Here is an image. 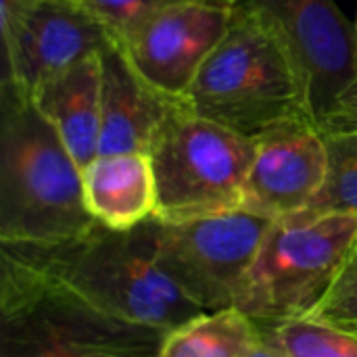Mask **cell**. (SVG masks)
Masks as SVG:
<instances>
[{"mask_svg": "<svg viewBox=\"0 0 357 357\" xmlns=\"http://www.w3.org/2000/svg\"><path fill=\"white\" fill-rule=\"evenodd\" d=\"M159 226L157 215L132 230L96 224L59 245H0V255L111 318L172 333L207 312L161 268Z\"/></svg>", "mask_w": 357, "mask_h": 357, "instance_id": "cell-1", "label": "cell"}, {"mask_svg": "<svg viewBox=\"0 0 357 357\" xmlns=\"http://www.w3.org/2000/svg\"><path fill=\"white\" fill-rule=\"evenodd\" d=\"M100 54H92L71 65L27 94L36 111L59 134L79 169L98 157L102 92Z\"/></svg>", "mask_w": 357, "mask_h": 357, "instance_id": "cell-13", "label": "cell"}, {"mask_svg": "<svg viewBox=\"0 0 357 357\" xmlns=\"http://www.w3.org/2000/svg\"><path fill=\"white\" fill-rule=\"evenodd\" d=\"M280 36L301 69L314 121L357 77V31L335 0H247Z\"/></svg>", "mask_w": 357, "mask_h": 357, "instance_id": "cell-10", "label": "cell"}, {"mask_svg": "<svg viewBox=\"0 0 357 357\" xmlns=\"http://www.w3.org/2000/svg\"><path fill=\"white\" fill-rule=\"evenodd\" d=\"M312 320L339 326L345 331H357V282L339 287L331 293V297L318 307Z\"/></svg>", "mask_w": 357, "mask_h": 357, "instance_id": "cell-19", "label": "cell"}, {"mask_svg": "<svg viewBox=\"0 0 357 357\" xmlns=\"http://www.w3.org/2000/svg\"><path fill=\"white\" fill-rule=\"evenodd\" d=\"M316 126L322 134H357V77L345 86Z\"/></svg>", "mask_w": 357, "mask_h": 357, "instance_id": "cell-20", "label": "cell"}, {"mask_svg": "<svg viewBox=\"0 0 357 357\" xmlns=\"http://www.w3.org/2000/svg\"><path fill=\"white\" fill-rule=\"evenodd\" d=\"M261 347V328L247 314L230 307L167 333L159 357H251Z\"/></svg>", "mask_w": 357, "mask_h": 357, "instance_id": "cell-15", "label": "cell"}, {"mask_svg": "<svg viewBox=\"0 0 357 357\" xmlns=\"http://www.w3.org/2000/svg\"><path fill=\"white\" fill-rule=\"evenodd\" d=\"M0 357H159L165 331L111 318L0 255Z\"/></svg>", "mask_w": 357, "mask_h": 357, "instance_id": "cell-4", "label": "cell"}, {"mask_svg": "<svg viewBox=\"0 0 357 357\" xmlns=\"http://www.w3.org/2000/svg\"><path fill=\"white\" fill-rule=\"evenodd\" d=\"M88 213L111 230H132L157 215V184L149 155H98L82 169Z\"/></svg>", "mask_w": 357, "mask_h": 357, "instance_id": "cell-14", "label": "cell"}, {"mask_svg": "<svg viewBox=\"0 0 357 357\" xmlns=\"http://www.w3.org/2000/svg\"><path fill=\"white\" fill-rule=\"evenodd\" d=\"M274 220L234 209L186 222H163L157 257L174 282L207 314L234 307Z\"/></svg>", "mask_w": 357, "mask_h": 357, "instance_id": "cell-7", "label": "cell"}, {"mask_svg": "<svg viewBox=\"0 0 357 357\" xmlns=\"http://www.w3.org/2000/svg\"><path fill=\"white\" fill-rule=\"evenodd\" d=\"M0 38L2 86L23 94L115 42L73 0H0Z\"/></svg>", "mask_w": 357, "mask_h": 357, "instance_id": "cell-9", "label": "cell"}, {"mask_svg": "<svg viewBox=\"0 0 357 357\" xmlns=\"http://www.w3.org/2000/svg\"><path fill=\"white\" fill-rule=\"evenodd\" d=\"M328 153L314 121H289L255 138L243 209L274 222L301 213L324 186Z\"/></svg>", "mask_w": 357, "mask_h": 357, "instance_id": "cell-11", "label": "cell"}, {"mask_svg": "<svg viewBox=\"0 0 357 357\" xmlns=\"http://www.w3.org/2000/svg\"><path fill=\"white\" fill-rule=\"evenodd\" d=\"M0 245H59L98 222L88 213L82 169L29 96L2 86Z\"/></svg>", "mask_w": 357, "mask_h": 357, "instance_id": "cell-2", "label": "cell"}, {"mask_svg": "<svg viewBox=\"0 0 357 357\" xmlns=\"http://www.w3.org/2000/svg\"><path fill=\"white\" fill-rule=\"evenodd\" d=\"M356 333H357V331H356Z\"/></svg>", "mask_w": 357, "mask_h": 357, "instance_id": "cell-24", "label": "cell"}, {"mask_svg": "<svg viewBox=\"0 0 357 357\" xmlns=\"http://www.w3.org/2000/svg\"><path fill=\"white\" fill-rule=\"evenodd\" d=\"M253 157L255 140L176 105L149 151L157 218L186 222L243 209Z\"/></svg>", "mask_w": 357, "mask_h": 357, "instance_id": "cell-6", "label": "cell"}, {"mask_svg": "<svg viewBox=\"0 0 357 357\" xmlns=\"http://www.w3.org/2000/svg\"><path fill=\"white\" fill-rule=\"evenodd\" d=\"M328 169L316 199L295 220L357 215V134H324Z\"/></svg>", "mask_w": 357, "mask_h": 357, "instance_id": "cell-16", "label": "cell"}, {"mask_svg": "<svg viewBox=\"0 0 357 357\" xmlns=\"http://www.w3.org/2000/svg\"><path fill=\"white\" fill-rule=\"evenodd\" d=\"M251 357H276V356H274V354H270V351H268L266 347H261V349H259V351H257L255 356H251Z\"/></svg>", "mask_w": 357, "mask_h": 357, "instance_id": "cell-22", "label": "cell"}, {"mask_svg": "<svg viewBox=\"0 0 357 357\" xmlns=\"http://www.w3.org/2000/svg\"><path fill=\"white\" fill-rule=\"evenodd\" d=\"M94 15L117 40L136 21L169 0H73Z\"/></svg>", "mask_w": 357, "mask_h": 357, "instance_id": "cell-18", "label": "cell"}, {"mask_svg": "<svg viewBox=\"0 0 357 357\" xmlns=\"http://www.w3.org/2000/svg\"><path fill=\"white\" fill-rule=\"evenodd\" d=\"M180 107L251 140L289 121H314L301 69L247 0H241L226 38L205 61Z\"/></svg>", "mask_w": 357, "mask_h": 357, "instance_id": "cell-3", "label": "cell"}, {"mask_svg": "<svg viewBox=\"0 0 357 357\" xmlns=\"http://www.w3.org/2000/svg\"><path fill=\"white\" fill-rule=\"evenodd\" d=\"M354 282H357V241L356 245H354V249H351V253H349V259L345 264V270H343V274H341V278H339V282H337L335 289L345 287V284H354Z\"/></svg>", "mask_w": 357, "mask_h": 357, "instance_id": "cell-21", "label": "cell"}, {"mask_svg": "<svg viewBox=\"0 0 357 357\" xmlns=\"http://www.w3.org/2000/svg\"><path fill=\"white\" fill-rule=\"evenodd\" d=\"M98 155H149L151 144L176 102L153 90L128 63L117 42L102 54Z\"/></svg>", "mask_w": 357, "mask_h": 357, "instance_id": "cell-12", "label": "cell"}, {"mask_svg": "<svg viewBox=\"0 0 357 357\" xmlns=\"http://www.w3.org/2000/svg\"><path fill=\"white\" fill-rule=\"evenodd\" d=\"M264 347L276 357H357V333L312 318L261 328Z\"/></svg>", "mask_w": 357, "mask_h": 357, "instance_id": "cell-17", "label": "cell"}, {"mask_svg": "<svg viewBox=\"0 0 357 357\" xmlns=\"http://www.w3.org/2000/svg\"><path fill=\"white\" fill-rule=\"evenodd\" d=\"M241 0H169L115 42L134 71L180 105L205 61L226 38Z\"/></svg>", "mask_w": 357, "mask_h": 357, "instance_id": "cell-8", "label": "cell"}, {"mask_svg": "<svg viewBox=\"0 0 357 357\" xmlns=\"http://www.w3.org/2000/svg\"><path fill=\"white\" fill-rule=\"evenodd\" d=\"M357 241V215L272 224L234 307L259 328L312 318L335 291Z\"/></svg>", "mask_w": 357, "mask_h": 357, "instance_id": "cell-5", "label": "cell"}, {"mask_svg": "<svg viewBox=\"0 0 357 357\" xmlns=\"http://www.w3.org/2000/svg\"><path fill=\"white\" fill-rule=\"evenodd\" d=\"M356 31H357V19H356Z\"/></svg>", "mask_w": 357, "mask_h": 357, "instance_id": "cell-23", "label": "cell"}]
</instances>
